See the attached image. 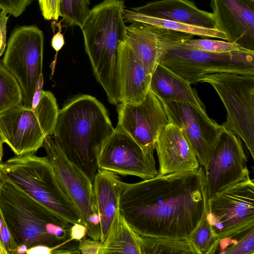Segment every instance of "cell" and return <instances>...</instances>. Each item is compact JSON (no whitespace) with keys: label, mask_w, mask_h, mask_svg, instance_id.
Returning a JSON list of instances; mask_svg holds the SVG:
<instances>
[{"label":"cell","mask_w":254,"mask_h":254,"mask_svg":"<svg viewBox=\"0 0 254 254\" xmlns=\"http://www.w3.org/2000/svg\"><path fill=\"white\" fill-rule=\"evenodd\" d=\"M208 198L203 168L127 183L119 210L139 235L189 240L203 219Z\"/></svg>","instance_id":"6da1fadb"},{"label":"cell","mask_w":254,"mask_h":254,"mask_svg":"<svg viewBox=\"0 0 254 254\" xmlns=\"http://www.w3.org/2000/svg\"><path fill=\"white\" fill-rule=\"evenodd\" d=\"M114 130L104 105L94 97L80 95L59 110L52 137L92 182L100 151Z\"/></svg>","instance_id":"7a4b0ae2"},{"label":"cell","mask_w":254,"mask_h":254,"mask_svg":"<svg viewBox=\"0 0 254 254\" xmlns=\"http://www.w3.org/2000/svg\"><path fill=\"white\" fill-rule=\"evenodd\" d=\"M125 8L123 0H103L90 10L81 29L94 75L114 105L121 103L118 49L126 33Z\"/></svg>","instance_id":"3957f363"},{"label":"cell","mask_w":254,"mask_h":254,"mask_svg":"<svg viewBox=\"0 0 254 254\" xmlns=\"http://www.w3.org/2000/svg\"><path fill=\"white\" fill-rule=\"evenodd\" d=\"M2 181L0 210L18 246L24 245L28 248L39 245L54 247L75 241L71 237L73 224L59 219L13 184Z\"/></svg>","instance_id":"277c9868"},{"label":"cell","mask_w":254,"mask_h":254,"mask_svg":"<svg viewBox=\"0 0 254 254\" xmlns=\"http://www.w3.org/2000/svg\"><path fill=\"white\" fill-rule=\"evenodd\" d=\"M0 179L22 190L60 220L71 224H84L59 183L47 156L28 153L0 161Z\"/></svg>","instance_id":"5b68a950"},{"label":"cell","mask_w":254,"mask_h":254,"mask_svg":"<svg viewBox=\"0 0 254 254\" xmlns=\"http://www.w3.org/2000/svg\"><path fill=\"white\" fill-rule=\"evenodd\" d=\"M59 108L50 91H42L35 108L23 104L0 114V131L15 155L35 153L53 134Z\"/></svg>","instance_id":"8992f818"},{"label":"cell","mask_w":254,"mask_h":254,"mask_svg":"<svg viewBox=\"0 0 254 254\" xmlns=\"http://www.w3.org/2000/svg\"><path fill=\"white\" fill-rule=\"evenodd\" d=\"M206 217L221 254L254 227V180L248 176L208 200Z\"/></svg>","instance_id":"52a82bcc"},{"label":"cell","mask_w":254,"mask_h":254,"mask_svg":"<svg viewBox=\"0 0 254 254\" xmlns=\"http://www.w3.org/2000/svg\"><path fill=\"white\" fill-rule=\"evenodd\" d=\"M199 82L210 84L216 91L227 111L223 127L242 139L254 159V74H208Z\"/></svg>","instance_id":"ba28073f"},{"label":"cell","mask_w":254,"mask_h":254,"mask_svg":"<svg viewBox=\"0 0 254 254\" xmlns=\"http://www.w3.org/2000/svg\"><path fill=\"white\" fill-rule=\"evenodd\" d=\"M160 64L190 84L204 75L219 72L254 74V52L241 50L213 53L175 46L165 54Z\"/></svg>","instance_id":"9c48e42d"},{"label":"cell","mask_w":254,"mask_h":254,"mask_svg":"<svg viewBox=\"0 0 254 254\" xmlns=\"http://www.w3.org/2000/svg\"><path fill=\"white\" fill-rule=\"evenodd\" d=\"M43 147L59 183L82 218L87 228V236L100 241V219L92 182L67 159L51 136L46 137Z\"/></svg>","instance_id":"30bf717a"},{"label":"cell","mask_w":254,"mask_h":254,"mask_svg":"<svg viewBox=\"0 0 254 254\" xmlns=\"http://www.w3.org/2000/svg\"><path fill=\"white\" fill-rule=\"evenodd\" d=\"M44 34L34 25L14 29L2 63L18 81L23 104L32 107L37 84L42 74Z\"/></svg>","instance_id":"8fae6325"},{"label":"cell","mask_w":254,"mask_h":254,"mask_svg":"<svg viewBox=\"0 0 254 254\" xmlns=\"http://www.w3.org/2000/svg\"><path fill=\"white\" fill-rule=\"evenodd\" d=\"M247 163L240 138L224 129L203 167L208 200L250 176Z\"/></svg>","instance_id":"7c38bea8"},{"label":"cell","mask_w":254,"mask_h":254,"mask_svg":"<svg viewBox=\"0 0 254 254\" xmlns=\"http://www.w3.org/2000/svg\"><path fill=\"white\" fill-rule=\"evenodd\" d=\"M98 169L143 180L158 175L154 154L145 152L127 133L117 126L104 144L97 160Z\"/></svg>","instance_id":"4fadbf2b"},{"label":"cell","mask_w":254,"mask_h":254,"mask_svg":"<svg viewBox=\"0 0 254 254\" xmlns=\"http://www.w3.org/2000/svg\"><path fill=\"white\" fill-rule=\"evenodd\" d=\"M117 126L130 136L149 154H154L156 139L169 123L160 99L150 90L137 104H118Z\"/></svg>","instance_id":"5bb4252c"},{"label":"cell","mask_w":254,"mask_h":254,"mask_svg":"<svg viewBox=\"0 0 254 254\" xmlns=\"http://www.w3.org/2000/svg\"><path fill=\"white\" fill-rule=\"evenodd\" d=\"M169 122L178 127L204 167L216 140L225 129L210 119L205 110L190 103L161 101Z\"/></svg>","instance_id":"9a60e30c"},{"label":"cell","mask_w":254,"mask_h":254,"mask_svg":"<svg viewBox=\"0 0 254 254\" xmlns=\"http://www.w3.org/2000/svg\"><path fill=\"white\" fill-rule=\"evenodd\" d=\"M193 36L144 22H135L127 26L125 40L146 70L152 74L168 51L192 39Z\"/></svg>","instance_id":"2e32d148"},{"label":"cell","mask_w":254,"mask_h":254,"mask_svg":"<svg viewBox=\"0 0 254 254\" xmlns=\"http://www.w3.org/2000/svg\"><path fill=\"white\" fill-rule=\"evenodd\" d=\"M215 29L227 41L254 52V0H210Z\"/></svg>","instance_id":"e0dca14e"},{"label":"cell","mask_w":254,"mask_h":254,"mask_svg":"<svg viewBox=\"0 0 254 254\" xmlns=\"http://www.w3.org/2000/svg\"><path fill=\"white\" fill-rule=\"evenodd\" d=\"M155 149L159 175L194 170L200 167L190 142L180 129L170 122L157 137Z\"/></svg>","instance_id":"ac0fdd59"},{"label":"cell","mask_w":254,"mask_h":254,"mask_svg":"<svg viewBox=\"0 0 254 254\" xmlns=\"http://www.w3.org/2000/svg\"><path fill=\"white\" fill-rule=\"evenodd\" d=\"M118 57L121 102L139 104L150 90L152 74L125 39L120 43Z\"/></svg>","instance_id":"d6986e66"},{"label":"cell","mask_w":254,"mask_h":254,"mask_svg":"<svg viewBox=\"0 0 254 254\" xmlns=\"http://www.w3.org/2000/svg\"><path fill=\"white\" fill-rule=\"evenodd\" d=\"M127 9L142 15L215 29L212 13L199 9L190 0H154Z\"/></svg>","instance_id":"ffe728a7"},{"label":"cell","mask_w":254,"mask_h":254,"mask_svg":"<svg viewBox=\"0 0 254 254\" xmlns=\"http://www.w3.org/2000/svg\"><path fill=\"white\" fill-rule=\"evenodd\" d=\"M126 183L119 175L98 169L92 182L102 243L108 232L115 214L119 209L120 199Z\"/></svg>","instance_id":"44dd1931"},{"label":"cell","mask_w":254,"mask_h":254,"mask_svg":"<svg viewBox=\"0 0 254 254\" xmlns=\"http://www.w3.org/2000/svg\"><path fill=\"white\" fill-rule=\"evenodd\" d=\"M190 85L159 63L152 74L150 90L161 101L190 103L205 110L196 90Z\"/></svg>","instance_id":"7402d4cb"},{"label":"cell","mask_w":254,"mask_h":254,"mask_svg":"<svg viewBox=\"0 0 254 254\" xmlns=\"http://www.w3.org/2000/svg\"><path fill=\"white\" fill-rule=\"evenodd\" d=\"M141 254L139 235L128 224L119 209L116 212L99 254Z\"/></svg>","instance_id":"603a6c76"},{"label":"cell","mask_w":254,"mask_h":254,"mask_svg":"<svg viewBox=\"0 0 254 254\" xmlns=\"http://www.w3.org/2000/svg\"><path fill=\"white\" fill-rule=\"evenodd\" d=\"M123 16L125 22H144L173 31L202 37H212L227 40V37L223 32L215 29L190 25L177 21L152 17L135 14L125 8Z\"/></svg>","instance_id":"cb8c5ba5"},{"label":"cell","mask_w":254,"mask_h":254,"mask_svg":"<svg viewBox=\"0 0 254 254\" xmlns=\"http://www.w3.org/2000/svg\"><path fill=\"white\" fill-rule=\"evenodd\" d=\"M141 254H197L189 240H177L139 235Z\"/></svg>","instance_id":"d4e9b609"},{"label":"cell","mask_w":254,"mask_h":254,"mask_svg":"<svg viewBox=\"0 0 254 254\" xmlns=\"http://www.w3.org/2000/svg\"><path fill=\"white\" fill-rule=\"evenodd\" d=\"M23 104L19 84L0 62V114Z\"/></svg>","instance_id":"484cf974"},{"label":"cell","mask_w":254,"mask_h":254,"mask_svg":"<svg viewBox=\"0 0 254 254\" xmlns=\"http://www.w3.org/2000/svg\"><path fill=\"white\" fill-rule=\"evenodd\" d=\"M189 240L197 254L216 253L219 240L207 219L206 212L200 223L190 234Z\"/></svg>","instance_id":"4316f807"},{"label":"cell","mask_w":254,"mask_h":254,"mask_svg":"<svg viewBox=\"0 0 254 254\" xmlns=\"http://www.w3.org/2000/svg\"><path fill=\"white\" fill-rule=\"evenodd\" d=\"M89 5V0H59V16L67 25L82 29L91 10Z\"/></svg>","instance_id":"83f0119b"},{"label":"cell","mask_w":254,"mask_h":254,"mask_svg":"<svg viewBox=\"0 0 254 254\" xmlns=\"http://www.w3.org/2000/svg\"><path fill=\"white\" fill-rule=\"evenodd\" d=\"M183 45L186 47L191 49L213 53H220L247 50L236 44L227 41L208 39H193L192 38L183 43Z\"/></svg>","instance_id":"f1b7e54d"},{"label":"cell","mask_w":254,"mask_h":254,"mask_svg":"<svg viewBox=\"0 0 254 254\" xmlns=\"http://www.w3.org/2000/svg\"><path fill=\"white\" fill-rule=\"evenodd\" d=\"M221 254H254V227L250 229L235 243L226 248Z\"/></svg>","instance_id":"f546056e"},{"label":"cell","mask_w":254,"mask_h":254,"mask_svg":"<svg viewBox=\"0 0 254 254\" xmlns=\"http://www.w3.org/2000/svg\"><path fill=\"white\" fill-rule=\"evenodd\" d=\"M41 13L46 20H58L59 0H38Z\"/></svg>","instance_id":"4dcf8cb0"},{"label":"cell","mask_w":254,"mask_h":254,"mask_svg":"<svg viewBox=\"0 0 254 254\" xmlns=\"http://www.w3.org/2000/svg\"><path fill=\"white\" fill-rule=\"evenodd\" d=\"M102 243L86 237L78 243V249L82 254H99Z\"/></svg>","instance_id":"1f68e13d"},{"label":"cell","mask_w":254,"mask_h":254,"mask_svg":"<svg viewBox=\"0 0 254 254\" xmlns=\"http://www.w3.org/2000/svg\"><path fill=\"white\" fill-rule=\"evenodd\" d=\"M7 12H0V57L2 55L6 45V25L8 17Z\"/></svg>","instance_id":"d6a6232c"},{"label":"cell","mask_w":254,"mask_h":254,"mask_svg":"<svg viewBox=\"0 0 254 254\" xmlns=\"http://www.w3.org/2000/svg\"><path fill=\"white\" fill-rule=\"evenodd\" d=\"M59 28V31L56 34H54L51 41L52 46L56 52L55 60L52 63L51 65L52 69V74L53 73L56 65L57 53L62 49L64 44V36L61 32V26H60Z\"/></svg>","instance_id":"836d02e7"},{"label":"cell","mask_w":254,"mask_h":254,"mask_svg":"<svg viewBox=\"0 0 254 254\" xmlns=\"http://www.w3.org/2000/svg\"><path fill=\"white\" fill-rule=\"evenodd\" d=\"M87 235V228L83 224L76 223L72 225L71 237L75 241H79Z\"/></svg>","instance_id":"e575fe53"},{"label":"cell","mask_w":254,"mask_h":254,"mask_svg":"<svg viewBox=\"0 0 254 254\" xmlns=\"http://www.w3.org/2000/svg\"><path fill=\"white\" fill-rule=\"evenodd\" d=\"M44 79L43 73L40 75L36 85L33 98L32 100V108H35L40 100L41 93L42 91V87L43 85Z\"/></svg>","instance_id":"d590c367"},{"label":"cell","mask_w":254,"mask_h":254,"mask_svg":"<svg viewBox=\"0 0 254 254\" xmlns=\"http://www.w3.org/2000/svg\"><path fill=\"white\" fill-rule=\"evenodd\" d=\"M4 143L2 134L0 131V162L1 161L3 154V144Z\"/></svg>","instance_id":"8d00e7d4"},{"label":"cell","mask_w":254,"mask_h":254,"mask_svg":"<svg viewBox=\"0 0 254 254\" xmlns=\"http://www.w3.org/2000/svg\"><path fill=\"white\" fill-rule=\"evenodd\" d=\"M2 184H3V182H2V180L0 179V192H1V188L2 186Z\"/></svg>","instance_id":"74e56055"}]
</instances>
